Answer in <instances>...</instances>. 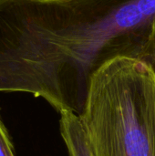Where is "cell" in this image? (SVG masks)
Listing matches in <instances>:
<instances>
[{
  "label": "cell",
  "mask_w": 155,
  "mask_h": 156,
  "mask_svg": "<svg viewBox=\"0 0 155 156\" xmlns=\"http://www.w3.org/2000/svg\"><path fill=\"white\" fill-rule=\"evenodd\" d=\"M59 114V130L69 156H95L80 117L72 112Z\"/></svg>",
  "instance_id": "cell-3"
},
{
  "label": "cell",
  "mask_w": 155,
  "mask_h": 156,
  "mask_svg": "<svg viewBox=\"0 0 155 156\" xmlns=\"http://www.w3.org/2000/svg\"><path fill=\"white\" fill-rule=\"evenodd\" d=\"M79 116L95 156H155V74L135 58L107 61Z\"/></svg>",
  "instance_id": "cell-2"
},
{
  "label": "cell",
  "mask_w": 155,
  "mask_h": 156,
  "mask_svg": "<svg viewBox=\"0 0 155 156\" xmlns=\"http://www.w3.org/2000/svg\"><path fill=\"white\" fill-rule=\"evenodd\" d=\"M137 58L146 64L155 74V19L150 37Z\"/></svg>",
  "instance_id": "cell-4"
},
{
  "label": "cell",
  "mask_w": 155,
  "mask_h": 156,
  "mask_svg": "<svg viewBox=\"0 0 155 156\" xmlns=\"http://www.w3.org/2000/svg\"><path fill=\"white\" fill-rule=\"evenodd\" d=\"M155 0H0V92H26L80 115L93 74L137 58Z\"/></svg>",
  "instance_id": "cell-1"
},
{
  "label": "cell",
  "mask_w": 155,
  "mask_h": 156,
  "mask_svg": "<svg viewBox=\"0 0 155 156\" xmlns=\"http://www.w3.org/2000/svg\"><path fill=\"white\" fill-rule=\"evenodd\" d=\"M12 137L6 128L0 109V156H16Z\"/></svg>",
  "instance_id": "cell-5"
}]
</instances>
